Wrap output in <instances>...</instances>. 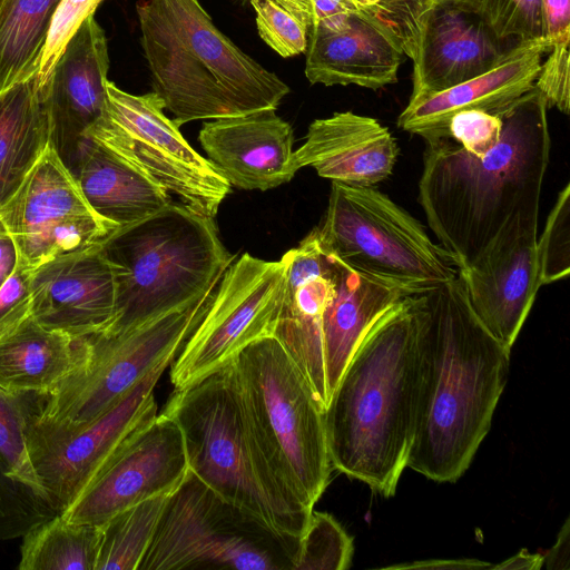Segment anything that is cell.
Instances as JSON below:
<instances>
[{"label":"cell","mask_w":570,"mask_h":570,"mask_svg":"<svg viewBox=\"0 0 570 570\" xmlns=\"http://www.w3.org/2000/svg\"><path fill=\"white\" fill-rule=\"evenodd\" d=\"M413 298L419 386L406 468L435 482H455L490 431L511 350L476 317L460 273Z\"/></svg>","instance_id":"1"},{"label":"cell","mask_w":570,"mask_h":570,"mask_svg":"<svg viewBox=\"0 0 570 570\" xmlns=\"http://www.w3.org/2000/svg\"><path fill=\"white\" fill-rule=\"evenodd\" d=\"M548 109L533 85L501 116V138L482 157L450 138L426 141L419 202L460 269L517 210L540 203L551 149Z\"/></svg>","instance_id":"2"},{"label":"cell","mask_w":570,"mask_h":570,"mask_svg":"<svg viewBox=\"0 0 570 570\" xmlns=\"http://www.w3.org/2000/svg\"><path fill=\"white\" fill-rule=\"evenodd\" d=\"M413 295L366 332L323 412L333 470L386 498L395 494L414 435L419 348Z\"/></svg>","instance_id":"3"},{"label":"cell","mask_w":570,"mask_h":570,"mask_svg":"<svg viewBox=\"0 0 570 570\" xmlns=\"http://www.w3.org/2000/svg\"><path fill=\"white\" fill-rule=\"evenodd\" d=\"M153 91L177 126L274 109L289 87L222 33L199 0L137 4Z\"/></svg>","instance_id":"4"},{"label":"cell","mask_w":570,"mask_h":570,"mask_svg":"<svg viewBox=\"0 0 570 570\" xmlns=\"http://www.w3.org/2000/svg\"><path fill=\"white\" fill-rule=\"evenodd\" d=\"M160 413L178 424L194 475L298 549L313 510L283 484L261 449L243 407L233 361L175 390Z\"/></svg>","instance_id":"5"},{"label":"cell","mask_w":570,"mask_h":570,"mask_svg":"<svg viewBox=\"0 0 570 570\" xmlns=\"http://www.w3.org/2000/svg\"><path fill=\"white\" fill-rule=\"evenodd\" d=\"M116 287L115 314L104 333H119L175 309L219 282L235 259L214 219L181 203L116 229L100 245Z\"/></svg>","instance_id":"6"},{"label":"cell","mask_w":570,"mask_h":570,"mask_svg":"<svg viewBox=\"0 0 570 570\" xmlns=\"http://www.w3.org/2000/svg\"><path fill=\"white\" fill-rule=\"evenodd\" d=\"M233 364L245 414L267 461L313 510L333 466L323 411L311 387L274 336L247 345Z\"/></svg>","instance_id":"7"},{"label":"cell","mask_w":570,"mask_h":570,"mask_svg":"<svg viewBox=\"0 0 570 570\" xmlns=\"http://www.w3.org/2000/svg\"><path fill=\"white\" fill-rule=\"evenodd\" d=\"M325 249L355 271L413 295L456 277L458 259L374 186L332 181L322 224Z\"/></svg>","instance_id":"8"},{"label":"cell","mask_w":570,"mask_h":570,"mask_svg":"<svg viewBox=\"0 0 570 570\" xmlns=\"http://www.w3.org/2000/svg\"><path fill=\"white\" fill-rule=\"evenodd\" d=\"M218 283L136 327L88 336L87 362L47 395L33 422L43 430L67 433L107 412L153 370L174 361L208 308Z\"/></svg>","instance_id":"9"},{"label":"cell","mask_w":570,"mask_h":570,"mask_svg":"<svg viewBox=\"0 0 570 570\" xmlns=\"http://www.w3.org/2000/svg\"><path fill=\"white\" fill-rule=\"evenodd\" d=\"M296 551L189 471L169 494L138 570H293Z\"/></svg>","instance_id":"10"},{"label":"cell","mask_w":570,"mask_h":570,"mask_svg":"<svg viewBox=\"0 0 570 570\" xmlns=\"http://www.w3.org/2000/svg\"><path fill=\"white\" fill-rule=\"evenodd\" d=\"M164 109L154 91L132 95L107 80L105 110L86 138L120 155L190 210L214 219L230 184L186 141Z\"/></svg>","instance_id":"11"},{"label":"cell","mask_w":570,"mask_h":570,"mask_svg":"<svg viewBox=\"0 0 570 570\" xmlns=\"http://www.w3.org/2000/svg\"><path fill=\"white\" fill-rule=\"evenodd\" d=\"M287 283V259L243 254L226 268L197 326L176 355L170 381L181 389L273 336Z\"/></svg>","instance_id":"12"},{"label":"cell","mask_w":570,"mask_h":570,"mask_svg":"<svg viewBox=\"0 0 570 570\" xmlns=\"http://www.w3.org/2000/svg\"><path fill=\"white\" fill-rule=\"evenodd\" d=\"M0 219L14 243L17 263L28 271L99 246L119 228L91 208L51 142L0 206Z\"/></svg>","instance_id":"13"},{"label":"cell","mask_w":570,"mask_h":570,"mask_svg":"<svg viewBox=\"0 0 570 570\" xmlns=\"http://www.w3.org/2000/svg\"><path fill=\"white\" fill-rule=\"evenodd\" d=\"M163 364L127 395L83 428L55 433L27 425V446L33 468L56 510H67L106 470L128 440L157 416L154 390Z\"/></svg>","instance_id":"14"},{"label":"cell","mask_w":570,"mask_h":570,"mask_svg":"<svg viewBox=\"0 0 570 570\" xmlns=\"http://www.w3.org/2000/svg\"><path fill=\"white\" fill-rule=\"evenodd\" d=\"M539 204L517 210L475 259L459 269L484 327L511 350L541 287L537 253Z\"/></svg>","instance_id":"15"},{"label":"cell","mask_w":570,"mask_h":570,"mask_svg":"<svg viewBox=\"0 0 570 570\" xmlns=\"http://www.w3.org/2000/svg\"><path fill=\"white\" fill-rule=\"evenodd\" d=\"M188 472L183 433L173 419L159 413L60 514L73 523L100 525L139 502L173 493Z\"/></svg>","instance_id":"16"},{"label":"cell","mask_w":570,"mask_h":570,"mask_svg":"<svg viewBox=\"0 0 570 570\" xmlns=\"http://www.w3.org/2000/svg\"><path fill=\"white\" fill-rule=\"evenodd\" d=\"M108 69L105 31L90 16L59 57L45 90L50 142L71 173L88 129L105 110Z\"/></svg>","instance_id":"17"},{"label":"cell","mask_w":570,"mask_h":570,"mask_svg":"<svg viewBox=\"0 0 570 570\" xmlns=\"http://www.w3.org/2000/svg\"><path fill=\"white\" fill-rule=\"evenodd\" d=\"M100 245L59 256L31 272V315L40 325L72 337L95 335L109 326L116 287Z\"/></svg>","instance_id":"18"},{"label":"cell","mask_w":570,"mask_h":570,"mask_svg":"<svg viewBox=\"0 0 570 570\" xmlns=\"http://www.w3.org/2000/svg\"><path fill=\"white\" fill-rule=\"evenodd\" d=\"M284 256L287 283L273 336L298 367L324 412L330 394L321 320L334 289L333 254L323 247L314 228Z\"/></svg>","instance_id":"19"},{"label":"cell","mask_w":570,"mask_h":570,"mask_svg":"<svg viewBox=\"0 0 570 570\" xmlns=\"http://www.w3.org/2000/svg\"><path fill=\"white\" fill-rule=\"evenodd\" d=\"M528 43L501 39L474 14L433 3L413 60L410 100L485 73Z\"/></svg>","instance_id":"20"},{"label":"cell","mask_w":570,"mask_h":570,"mask_svg":"<svg viewBox=\"0 0 570 570\" xmlns=\"http://www.w3.org/2000/svg\"><path fill=\"white\" fill-rule=\"evenodd\" d=\"M198 139L207 159L240 189L265 191L295 175L293 129L274 109L205 121Z\"/></svg>","instance_id":"21"},{"label":"cell","mask_w":570,"mask_h":570,"mask_svg":"<svg viewBox=\"0 0 570 570\" xmlns=\"http://www.w3.org/2000/svg\"><path fill=\"white\" fill-rule=\"evenodd\" d=\"M400 149L387 127L352 111L315 119L293 151L292 170L312 167L318 176L353 186H375L392 175Z\"/></svg>","instance_id":"22"},{"label":"cell","mask_w":570,"mask_h":570,"mask_svg":"<svg viewBox=\"0 0 570 570\" xmlns=\"http://www.w3.org/2000/svg\"><path fill=\"white\" fill-rule=\"evenodd\" d=\"M404 57L396 38L357 9L337 23L311 28L305 76L313 85L376 90L397 81Z\"/></svg>","instance_id":"23"},{"label":"cell","mask_w":570,"mask_h":570,"mask_svg":"<svg viewBox=\"0 0 570 570\" xmlns=\"http://www.w3.org/2000/svg\"><path fill=\"white\" fill-rule=\"evenodd\" d=\"M544 41L523 46L501 65L443 91L409 100L397 117V127L425 141L449 138L448 125L463 110H482L501 117L538 77Z\"/></svg>","instance_id":"24"},{"label":"cell","mask_w":570,"mask_h":570,"mask_svg":"<svg viewBox=\"0 0 570 570\" xmlns=\"http://www.w3.org/2000/svg\"><path fill=\"white\" fill-rule=\"evenodd\" d=\"M47 395L0 387V540L22 538L35 525L60 514L27 446L29 417L43 405Z\"/></svg>","instance_id":"25"},{"label":"cell","mask_w":570,"mask_h":570,"mask_svg":"<svg viewBox=\"0 0 570 570\" xmlns=\"http://www.w3.org/2000/svg\"><path fill=\"white\" fill-rule=\"evenodd\" d=\"M334 289L321 320L330 397L362 338L393 305L410 294L350 267L333 255Z\"/></svg>","instance_id":"26"},{"label":"cell","mask_w":570,"mask_h":570,"mask_svg":"<svg viewBox=\"0 0 570 570\" xmlns=\"http://www.w3.org/2000/svg\"><path fill=\"white\" fill-rule=\"evenodd\" d=\"M91 208L119 228L161 210L169 194L120 155L87 138L72 170Z\"/></svg>","instance_id":"27"},{"label":"cell","mask_w":570,"mask_h":570,"mask_svg":"<svg viewBox=\"0 0 570 570\" xmlns=\"http://www.w3.org/2000/svg\"><path fill=\"white\" fill-rule=\"evenodd\" d=\"M89 338L48 330L30 314L0 340V387L13 393H52L88 360Z\"/></svg>","instance_id":"28"},{"label":"cell","mask_w":570,"mask_h":570,"mask_svg":"<svg viewBox=\"0 0 570 570\" xmlns=\"http://www.w3.org/2000/svg\"><path fill=\"white\" fill-rule=\"evenodd\" d=\"M49 142L45 97L35 77L0 92V206L17 191Z\"/></svg>","instance_id":"29"},{"label":"cell","mask_w":570,"mask_h":570,"mask_svg":"<svg viewBox=\"0 0 570 570\" xmlns=\"http://www.w3.org/2000/svg\"><path fill=\"white\" fill-rule=\"evenodd\" d=\"M60 0H11L0 18V92L35 77Z\"/></svg>","instance_id":"30"},{"label":"cell","mask_w":570,"mask_h":570,"mask_svg":"<svg viewBox=\"0 0 570 570\" xmlns=\"http://www.w3.org/2000/svg\"><path fill=\"white\" fill-rule=\"evenodd\" d=\"M99 525L67 521L57 514L31 528L20 547V570H95Z\"/></svg>","instance_id":"31"},{"label":"cell","mask_w":570,"mask_h":570,"mask_svg":"<svg viewBox=\"0 0 570 570\" xmlns=\"http://www.w3.org/2000/svg\"><path fill=\"white\" fill-rule=\"evenodd\" d=\"M169 494L139 502L100 524L95 570H138Z\"/></svg>","instance_id":"32"},{"label":"cell","mask_w":570,"mask_h":570,"mask_svg":"<svg viewBox=\"0 0 570 570\" xmlns=\"http://www.w3.org/2000/svg\"><path fill=\"white\" fill-rule=\"evenodd\" d=\"M478 17L499 38L544 41L541 0H433Z\"/></svg>","instance_id":"33"},{"label":"cell","mask_w":570,"mask_h":570,"mask_svg":"<svg viewBox=\"0 0 570 570\" xmlns=\"http://www.w3.org/2000/svg\"><path fill=\"white\" fill-rule=\"evenodd\" d=\"M259 37L284 58L306 51L312 27L309 0H249Z\"/></svg>","instance_id":"34"},{"label":"cell","mask_w":570,"mask_h":570,"mask_svg":"<svg viewBox=\"0 0 570 570\" xmlns=\"http://www.w3.org/2000/svg\"><path fill=\"white\" fill-rule=\"evenodd\" d=\"M354 552L353 539L326 512L312 511L299 540L293 570H345Z\"/></svg>","instance_id":"35"},{"label":"cell","mask_w":570,"mask_h":570,"mask_svg":"<svg viewBox=\"0 0 570 570\" xmlns=\"http://www.w3.org/2000/svg\"><path fill=\"white\" fill-rule=\"evenodd\" d=\"M400 42L412 61L420 50L422 35L433 0H351Z\"/></svg>","instance_id":"36"},{"label":"cell","mask_w":570,"mask_h":570,"mask_svg":"<svg viewBox=\"0 0 570 570\" xmlns=\"http://www.w3.org/2000/svg\"><path fill=\"white\" fill-rule=\"evenodd\" d=\"M539 282L548 285L570 272V184L558 194L540 238L537 239Z\"/></svg>","instance_id":"37"},{"label":"cell","mask_w":570,"mask_h":570,"mask_svg":"<svg viewBox=\"0 0 570 570\" xmlns=\"http://www.w3.org/2000/svg\"><path fill=\"white\" fill-rule=\"evenodd\" d=\"M104 0H60L49 26L39 66L35 75L36 88L45 97V90L55 65L82 22L94 16Z\"/></svg>","instance_id":"38"},{"label":"cell","mask_w":570,"mask_h":570,"mask_svg":"<svg viewBox=\"0 0 570 570\" xmlns=\"http://www.w3.org/2000/svg\"><path fill=\"white\" fill-rule=\"evenodd\" d=\"M501 134V117L482 110L456 112L448 125V137L476 157L490 151L499 142Z\"/></svg>","instance_id":"39"},{"label":"cell","mask_w":570,"mask_h":570,"mask_svg":"<svg viewBox=\"0 0 570 570\" xmlns=\"http://www.w3.org/2000/svg\"><path fill=\"white\" fill-rule=\"evenodd\" d=\"M570 45L550 49L541 62L534 87L546 99L548 108L554 107L564 115L570 110Z\"/></svg>","instance_id":"40"},{"label":"cell","mask_w":570,"mask_h":570,"mask_svg":"<svg viewBox=\"0 0 570 570\" xmlns=\"http://www.w3.org/2000/svg\"><path fill=\"white\" fill-rule=\"evenodd\" d=\"M31 272L17 263L11 275L0 287V340L31 314Z\"/></svg>","instance_id":"41"},{"label":"cell","mask_w":570,"mask_h":570,"mask_svg":"<svg viewBox=\"0 0 570 570\" xmlns=\"http://www.w3.org/2000/svg\"><path fill=\"white\" fill-rule=\"evenodd\" d=\"M546 53L570 45V0H541Z\"/></svg>","instance_id":"42"},{"label":"cell","mask_w":570,"mask_h":570,"mask_svg":"<svg viewBox=\"0 0 570 570\" xmlns=\"http://www.w3.org/2000/svg\"><path fill=\"white\" fill-rule=\"evenodd\" d=\"M309 6L312 27L334 24L357 10L351 0H309Z\"/></svg>","instance_id":"43"},{"label":"cell","mask_w":570,"mask_h":570,"mask_svg":"<svg viewBox=\"0 0 570 570\" xmlns=\"http://www.w3.org/2000/svg\"><path fill=\"white\" fill-rule=\"evenodd\" d=\"M492 564L476 559H438L390 566L389 569H491Z\"/></svg>","instance_id":"44"},{"label":"cell","mask_w":570,"mask_h":570,"mask_svg":"<svg viewBox=\"0 0 570 570\" xmlns=\"http://www.w3.org/2000/svg\"><path fill=\"white\" fill-rule=\"evenodd\" d=\"M569 528L567 519L556 543L542 554L547 569H569Z\"/></svg>","instance_id":"45"},{"label":"cell","mask_w":570,"mask_h":570,"mask_svg":"<svg viewBox=\"0 0 570 570\" xmlns=\"http://www.w3.org/2000/svg\"><path fill=\"white\" fill-rule=\"evenodd\" d=\"M17 265V249L7 230L0 235V287Z\"/></svg>","instance_id":"46"},{"label":"cell","mask_w":570,"mask_h":570,"mask_svg":"<svg viewBox=\"0 0 570 570\" xmlns=\"http://www.w3.org/2000/svg\"><path fill=\"white\" fill-rule=\"evenodd\" d=\"M543 567L542 553H530L528 550H521L503 562L492 566L491 569H527L538 570Z\"/></svg>","instance_id":"47"},{"label":"cell","mask_w":570,"mask_h":570,"mask_svg":"<svg viewBox=\"0 0 570 570\" xmlns=\"http://www.w3.org/2000/svg\"><path fill=\"white\" fill-rule=\"evenodd\" d=\"M11 0H0V18Z\"/></svg>","instance_id":"48"},{"label":"cell","mask_w":570,"mask_h":570,"mask_svg":"<svg viewBox=\"0 0 570 570\" xmlns=\"http://www.w3.org/2000/svg\"><path fill=\"white\" fill-rule=\"evenodd\" d=\"M6 232V228L0 219V235L3 234Z\"/></svg>","instance_id":"49"}]
</instances>
